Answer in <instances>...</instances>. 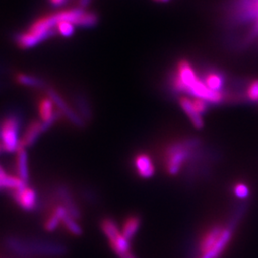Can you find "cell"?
I'll return each instance as SVG.
<instances>
[{
  "instance_id": "cell-1",
  "label": "cell",
  "mask_w": 258,
  "mask_h": 258,
  "mask_svg": "<svg viewBox=\"0 0 258 258\" xmlns=\"http://www.w3.org/2000/svg\"><path fill=\"white\" fill-rule=\"evenodd\" d=\"M6 248L19 257L59 256L64 254L66 248L61 244L41 240H26L10 236L5 240Z\"/></svg>"
},
{
  "instance_id": "cell-2",
  "label": "cell",
  "mask_w": 258,
  "mask_h": 258,
  "mask_svg": "<svg viewBox=\"0 0 258 258\" xmlns=\"http://www.w3.org/2000/svg\"><path fill=\"white\" fill-rule=\"evenodd\" d=\"M198 147L199 143L194 139L181 140L168 146L164 156L166 172L172 176L179 174L189 162L194 160Z\"/></svg>"
},
{
  "instance_id": "cell-3",
  "label": "cell",
  "mask_w": 258,
  "mask_h": 258,
  "mask_svg": "<svg viewBox=\"0 0 258 258\" xmlns=\"http://www.w3.org/2000/svg\"><path fill=\"white\" fill-rule=\"evenodd\" d=\"M20 120L11 114L0 122V146L6 152H17L20 148Z\"/></svg>"
},
{
  "instance_id": "cell-4",
  "label": "cell",
  "mask_w": 258,
  "mask_h": 258,
  "mask_svg": "<svg viewBox=\"0 0 258 258\" xmlns=\"http://www.w3.org/2000/svg\"><path fill=\"white\" fill-rule=\"evenodd\" d=\"M242 213H243V211H242V209H240L239 211L234 214V217L231 219L229 225L227 227H224L221 236L216 242V244L212 247L211 250H209L207 253L202 255L201 258H219L221 256L222 253L225 251L229 243L231 242V237L233 234V230H234L237 222L239 220Z\"/></svg>"
},
{
  "instance_id": "cell-5",
  "label": "cell",
  "mask_w": 258,
  "mask_h": 258,
  "mask_svg": "<svg viewBox=\"0 0 258 258\" xmlns=\"http://www.w3.org/2000/svg\"><path fill=\"white\" fill-rule=\"evenodd\" d=\"M11 195L15 202L25 212H34L37 207V194L33 187H25L12 191Z\"/></svg>"
},
{
  "instance_id": "cell-6",
  "label": "cell",
  "mask_w": 258,
  "mask_h": 258,
  "mask_svg": "<svg viewBox=\"0 0 258 258\" xmlns=\"http://www.w3.org/2000/svg\"><path fill=\"white\" fill-rule=\"evenodd\" d=\"M51 125L42 120H34L29 123L23 135L21 136L20 148H28L36 143L38 137Z\"/></svg>"
},
{
  "instance_id": "cell-7",
  "label": "cell",
  "mask_w": 258,
  "mask_h": 258,
  "mask_svg": "<svg viewBox=\"0 0 258 258\" xmlns=\"http://www.w3.org/2000/svg\"><path fill=\"white\" fill-rule=\"evenodd\" d=\"M224 227L221 225H213L205 231L198 242V250L201 256L207 253L216 244L221 236Z\"/></svg>"
},
{
  "instance_id": "cell-8",
  "label": "cell",
  "mask_w": 258,
  "mask_h": 258,
  "mask_svg": "<svg viewBox=\"0 0 258 258\" xmlns=\"http://www.w3.org/2000/svg\"><path fill=\"white\" fill-rule=\"evenodd\" d=\"M133 165L136 173L141 178L148 179L155 174V165L147 153H139L134 157Z\"/></svg>"
},
{
  "instance_id": "cell-9",
  "label": "cell",
  "mask_w": 258,
  "mask_h": 258,
  "mask_svg": "<svg viewBox=\"0 0 258 258\" xmlns=\"http://www.w3.org/2000/svg\"><path fill=\"white\" fill-rule=\"evenodd\" d=\"M56 196L60 201V204L67 210L68 213L79 220L81 218V212L69 189L65 186H58L56 188Z\"/></svg>"
},
{
  "instance_id": "cell-10",
  "label": "cell",
  "mask_w": 258,
  "mask_h": 258,
  "mask_svg": "<svg viewBox=\"0 0 258 258\" xmlns=\"http://www.w3.org/2000/svg\"><path fill=\"white\" fill-rule=\"evenodd\" d=\"M54 105L55 102L50 97L42 98L38 102V114L40 120L50 125L55 122L58 116V113L54 110Z\"/></svg>"
},
{
  "instance_id": "cell-11",
  "label": "cell",
  "mask_w": 258,
  "mask_h": 258,
  "mask_svg": "<svg viewBox=\"0 0 258 258\" xmlns=\"http://www.w3.org/2000/svg\"><path fill=\"white\" fill-rule=\"evenodd\" d=\"M205 84L212 90L218 92H225V85H226V76L222 74L221 72L216 70H210L207 71L202 77ZM231 91V90H229Z\"/></svg>"
},
{
  "instance_id": "cell-12",
  "label": "cell",
  "mask_w": 258,
  "mask_h": 258,
  "mask_svg": "<svg viewBox=\"0 0 258 258\" xmlns=\"http://www.w3.org/2000/svg\"><path fill=\"white\" fill-rule=\"evenodd\" d=\"M67 213H68L67 210L61 204L56 205L52 210L51 214L47 217L46 221L44 222V225H43L44 230L48 232L55 231L57 229V227L61 225L62 220Z\"/></svg>"
},
{
  "instance_id": "cell-13",
  "label": "cell",
  "mask_w": 258,
  "mask_h": 258,
  "mask_svg": "<svg viewBox=\"0 0 258 258\" xmlns=\"http://www.w3.org/2000/svg\"><path fill=\"white\" fill-rule=\"evenodd\" d=\"M179 102H180L182 109L186 114V116L188 117V119L191 121V123L194 124V126L196 128H201L204 124L203 118H202V115H200L197 111L194 109L192 103H191V99L188 97L183 96L180 98Z\"/></svg>"
},
{
  "instance_id": "cell-14",
  "label": "cell",
  "mask_w": 258,
  "mask_h": 258,
  "mask_svg": "<svg viewBox=\"0 0 258 258\" xmlns=\"http://www.w3.org/2000/svg\"><path fill=\"white\" fill-rule=\"evenodd\" d=\"M142 225V219L138 215H129L122 223L121 234L131 242V240L137 234Z\"/></svg>"
},
{
  "instance_id": "cell-15",
  "label": "cell",
  "mask_w": 258,
  "mask_h": 258,
  "mask_svg": "<svg viewBox=\"0 0 258 258\" xmlns=\"http://www.w3.org/2000/svg\"><path fill=\"white\" fill-rule=\"evenodd\" d=\"M17 173L19 179H21L24 183L29 182V165H28V153L25 148H19L17 151Z\"/></svg>"
},
{
  "instance_id": "cell-16",
  "label": "cell",
  "mask_w": 258,
  "mask_h": 258,
  "mask_svg": "<svg viewBox=\"0 0 258 258\" xmlns=\"http://www.w3.org/2000/svg\"><path fill=\"white\" fill-rule=\"evenodd\" d=\"M27 185L19 177L7 175L5 177H0V190H9L15 191L19 190Z\"/></svg>"
},
{
  "instance_id": "cell-17",
  "label": "cell",
  "mask_w": 258,
  "mask_h": 258,
  "mask_svg": "<svg viewBox=\"0 0 258 258\" xmlns=\"http://www.w3.org/2000/svg\"><path fill=\"white\" fill-rule=\"evenodd\" d=\"M244 98L253 105H258V78L249 80L244 87Z\"/></svg>"
},
{
  "instance_id": "cell-18",
  "label": "cell",
  "mask_w": 258,
  "mask_h": 258,
  "mask_svg": "<svg viewBox=\"0 0 258 258\" xmlns=\"http://www.w3.org/2000/svg\"><path fill=\"white\" fill-rule=\"evenodd\" d=\"M61 225L64 226L66 231L70 232L73 235L79 236V235H81L83 233V229L80 226V224L78 223V220L74 218V217H72L69 213H67L65 215Z\"/></svg>"
},
{
  "instance_id": "cell-19",
  "label": "cell",
  "mask_w": 258,
  "mask_h": 258,
  "mask_svg": "<svg viewBox=\"0 0 258 258\" xmlns=\"http://www.w3.org/2000/svg\"><path fill=\"white\" fill-rule=\"evenodd\" d=\"M16 81L24 86L28 87H41L43 86V83L41 80H39L37 77L32 76V75L23 74V73H19L16 76Z\"/></svg>"
},
{
  "instance_id": "cell-20",
  "label": "cell",
  "mask_w": 258,
  "mask_h": 258,
  "mask_svg": "<svg viewBox=\"0 0 258 258\" xmlns=\"http://www.w3.org/2000/svg\"><path fill=\"white\" fill-rule=\"evenodd\" d=\"M232 192L239 199H247L250 194L249 185L243 182L235 183L232 187Z\"/></svg>"
},
{
  "instance_id": "cell-21",
  "label": "cell",
  "mask_w": 258,
  "mask_h": 258,
  "mask_svg": "<svg viewBox=\"0 0 258 258\" xmlns=\"http://www.w3.org/2000/svg\"><path fill=\"white\" fill-rule=\"evenodd\" d=\"M66 1L67 0H50L51 4L54 6H62Z\"/></svg>"
},
{
  "instance_id": "cell-22",
  "label": "cell",
  "mask_w": 258,
  "mask_h": 258,
  "mask_svg": "<svg viewBox=\"0 0 258 258\" xmlns=\"http://www.w3.org/2000/svg\"><path fill=\"white\" fill-rule=\"evenodd\" d=\"M8 174L6 173V171H5V169L2 167V166L0 165V177H5V176H7Z\"/></svg>"
},
{
  "instance_id": "cell-23",
  "label": "cell",
  "mask_w": 258,
  "mask_h": 258,
  "mask_svg": "<svg viewBox=\"0 0 258 258\" xmlns=\"http://www.w3.org/2000/svg\"><path fill=\"white\" fill-rule=\"evenodd\" d=\"M120 258H135L132 254H131V252H128V253H126V254H122V255H120Z\"/></svg>"
},
{
  "instance_id": "cell-24",
  "label": "cell",
  "mask_w": 258,
  "mask_h": 258,
  "mask_svg": "<svg viewBox=\"0 0 258 258\" xmlns=\"http://www.w3.org/2000/svg\"><path fill=\"white\" fill-rule=\"evenodd\" d=\"M157 1H166V0H157Z\"/></svg>"
},
{
  "instance_id": "cell-25",
  "label": "cell",
  "mask_w": 258,
  "mask_h": 258,
  "mask_svg": "<svg viewBox=\"0 0 258 258\" xmlns=\"http://www.w3.org/2000/svg\"><path fill=\"white\" fill-rule=\"evenodd\" d=\"M1 149H2V148H1V146H0V152H1Z\"/></svg>"
}]
</instances>
